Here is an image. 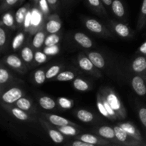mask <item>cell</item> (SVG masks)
Returning <instances> with one entry per match:
<instances>
[{
  "label": "cell",
  "instance_id": "6da1fadb",
  "mask_svg": "<svg viewBox=\"0 0 146 146\" xmlns=\"http://www.w3.org/2000/svg\"><path fill=\"white\" fill-rule=\"evenodd\" d=\"M99 91L105 97L111 108L116 113L118 119H125L127 117L126 109L115 90L109 86H103L100 88Z\"/></svg>",
  "mask_w": 146,
  "mask_h": 146
},
{
  "label": "cell",
  "instance_id": "7a4b0ae2",
  "mask_svg": "<svg viewBox=\"0 0 146 146\" xmlns=\"http://www.w3.org/2000/svg\"><path fill=\"white\" fill-rule=\"evenodd\" d=\"M82 22L86 28L89 31L96 35L106 38H113L114 34L110 30L108 27L98 20L93 18L84 17L82 19Z\"/></svg>",
  "mask_w": 146,
  "mask_h": 146
},
{
  "label": "cell",
  "instance_id": "3957f363",
  "mask_svg": "<svg viewBox=\"0 0 146 146\" xmlns=\"http://www.w3.org/2000/svg\"><path fill=\"white\" fill-rule=\"evenodd\" d=\"M107 24H108L107 27L113 33L114 35L118 36L120 38L129 39L132 38L134 36L133 31L125 23L109 19L107 21Z\"/></svg>",
  "mask_w": 146,
  "mask_h": 146
},
{
  "label": "cell",
  "instance_id": "277c9868",
  "mask_svg": "<svg viewBox=\"0 0 146 146\" xmlns=\"http://www.w3.org/2000/svg\"><path fill=\"white\" fill-rule=\"evenodd\" d=\"M1 62L20 74H26L28 71V65L17 54H10L4 56L1 59Z\"/></svg>",
  "mask_w": 146,
  "mask_h": 146
},
{
  "label": "cell",
  "instance_id": "5b68a950",
  "mask_svg": "<svg viewBox=\"0 0 146 146\" xmlns=\"http://www.w3.org/2000/svg\"><path fill=\"white\" fill-rule=\"evenodd\" d=\"M77 64L78 66L86 73L91 74L96 78H101L102 76L100 69H98L96 66L91 61L89 57L87 56L86 54L84 53H80L77 56Z\"/></svg>",
  "mask_w": 146,
  "mask_h": 146
},
{
  "label": "cell",
  "instance_id": "8992f818",
  "mask_svg": "<svg viewBox=\"0 0 146 146\" xmlns=\"http://www.w3.org/2000/svg\"><path fill=\"white\" fill-rule=\"evenodd\" d=\"M25 96L24 90L17 86H11L1 92V103L14 104L19 98Z\"/></svg>",
  "mask_w": 146,
  "mask_h": 146
},
{
  "label": "cell",
  "instance_id": "52a82bcc",
  "mask_svg": "<svg viewBox=\"0 0 146 146\" xmlns=\"http://www.w3.org/2000/svg\"><path fill=\"white\" fill-rule=\"evenodd\" d=\"M31 26L29 34L33 36L40 28L45 25L46 19L38 6H31Z\"/></svg>",
  "mask_w": 146,
  "mask_h": 146
},
{
  "label": "cell",
  "instance_id": "ba28073f",
  "mask_svg": "<svg viewBox=\"0 0 146 146\" xmlns=\"http://www.w3.org/2000/svg\"><path fill=\"white\" fill-rule=\"evenodd\" d=\"M21 81L11 74L4 63L1 62L0 65V88L1 92L11 86L15 85L16 83Z\"/></svg>",
  "mask_w": 146,
  "mask_h": 146
},
{
  "label": "cell",
  "instance_id": "9c48e42d",
  "mask_svg": "<svg viewBox=\"0 0 146 146\" xmlns=\"http://www.w3.org/2000/svg\"><path fill=\"white\" fill-rule=\"evenodd\" d=\"M1 106L7 110L10 114L15 117L17 120L21 121H31V122H34L36 121V117L34 115L29 113L26 112L24 110L21 109L19 107L13 105V104H6L4 103H1Z\"/></svg>",
  "mask_w": 146,
  "mask_h": 146
},
{
  "label": "cell",
  "instance_id": "30bf717a",
  "mask_svg": "<svg viewBox=\"0 0 146 146\" xmlns=\"http://www.w3.org/2000/svg\"><path fill=\"white\" fill-rule=\"evenodd\" d=\"M38 121H39L41 126L46 131L48 136L50 137V138H51L53 142H54L55 143L60 144L63 143L66 141L65 135H63L59 131H58L53 124L50 123L49 122L46 121L45 119H44L41 117V118H38Z\"/></svg>",
  "mask_w": 146,
  "mask_h": 146
},
{
  "label": "cell",
  "instance_id": "8fae6325",
  "mask_svg": "<svg viewBox=\"0 0 146 146\" xmlns=\"http://www.w3.org/2000/svg\"><path fill=\"white\" fill-rule=\"evenodd\" d=\"M113 128L115 130V137H116L118 145L126 146H138L143 145L141 142L128 135L120 125H114Z\"/></svg>",
  "mask_w": 146,
  "mask_h": 146
},
{
  "label": "cell",
  "instance_id": "7c38bea8",
  "mask_svg": "<svg viewBox=\"0 0 146 146\" xmlns=\"http://www.w3.org/2000/svg\"><path fill=\"white\" fill-rule=\"evenodd\" d=\"M74 138H75V139L81 140V141L88 143L91 144V145L94 146H105L112 145L113 144V143L111 141L105 139V138H102V137L99 136V135H96V134L94 135V134L92 133H83L81 134V135H76Z\"/></svg>",
  "mask_w": 146,
  "mask_h": 146
},
{
  "label": "cell",
  "instance_id": "4fadbf2b",
  "mask_svg": "<svg viewBox=\"0 0 146 146\" xmlns=\"http://www.w3.org/2000/svg\"><path fill=\"white\" fill-rule=\"evenodd\" d=\"M61 27L62 21L56 12L51 13L46 20L45 29L48 34L60 32Z\"/></svg>",
  "mask_w": 146,
  "mask_h": 146
},
{
  "label": "cell",
  "instance_id": "5bb4252c",
  "mask_svg": "<svg viewBox=\"0 0 146 146\" xmlns=\"http://www.w3.org/2000/svg\"><path fill=\"white\" fill-rule=\"evenodd\" d=\"M131 70L134 74H138L146 80V56L141 54L135 57L131 63Z\"/></svg>",
  "mask_w": 146,
  "mask_h": 146
},
{
  "label": "cell",
  "instance_id": "9a60e30c",
  "mask_svg": "<svg viewBox=\"0 0 146 146\" xmlns=\"http://www.w3.org/2000/svg\"><path fill=\"white\" fill-rule=\"evenodd\" d=\"M93 132L105 139L111 141L113 143L118 145L113 127L108 126V125H101L93 128Z\"/></svg>",
  "mask_w": 146,
  "mask_h": 146
},
{
  "label": "cell",
  "instance_id": "2e32d148",
  "mask_svg": "<svg viewBox=\"0 0 146 146\" xmlns=\"http://www.w3.org/2000/svg\"><path fill=\"white\" fill-rule=\"evenodd\" d=\"M41 118L45 119L50 123L53 124L56 126H62V125H73L76 126H79L73 121L64 118V117L60 116V115H56V114L52 113H41Z\"/></svg>",
  "mask_w": 146,
  "mask_h": 146
},
{
  "label": "cell",
  "instance_id": "e0dca14e",
  "mask_svg": "<svg viewBox=\"0 0 146 146\" xmlns=\"http://www.w3.org/2000/svg\"><path fill=\"white\" fill-rule=\"evenodd\" d=\"M13 105L19 107V108L24 110V111L31 114V115H35L38 113V109H37L34 101L30 98L26 96L19 98Z\"/></svg>",
  "mask_w": 146,
  "mask_h": 146
},
{
  "label": "cell",
  "instance_id": "ac0fdd59",
  "mask_svg": "<svg viewBox=\"0 0 146 146\" xmlns=\"http://www.w3.org/2000/svg\"><path fill=\"white\" fill-rule=\"evenodd\" d=\"M111 11L118 19L125 21L127 19V11L123 0H113Z\"/></svg>",
  "mask_w": 146,
  "mask_h": 146
},
{
  "label": "cell",
  "instance_id": "d6986e66",
  "mask_svg": "<svg viewBox=\"0 0 146 146\" xmlns=\"http://www.w3.org/2000/svg\"><path fill=\"white\" fill-rule=\"evenodd\" d=\"M131 86L137 95L145 96L146 95V80L138 74H135L131 81Z\"/></svg>",
  "mask_w": 146,
  "mask_h": 146
},
{
  "label": "cell",
  "instance_id": "ffe728a7",
  "mask_svg": "<svg viewBox=\"0 0 146 146\" xmlns=\"http://www.w3.org/2000/svg\"><path fill=\"white\" fill-rule=\"evenodd\" d=\"M29 40L27 39V42L24 46L20 49V57L22 58L23 61L29 66L34 64V53L35 49L31 46V42L28 43Z\"/></svg>",
  "mask_w": 146,
  "mask_h": 146
},
{
  "label": "cell",
  "instance_id": "44dd1931",
  "mask_svg": "<svg viewBox=\"0 0 146 146\" xmlns=\"http://www.w3.org/2000/svg\"><path fill=\"white\" fill-rule=\"evenodd\" d=\"M48 33L45 29V25L40 28L35 34L33 35L32 39L31 40V44L35 50H41L46 38Z\"/></svg>",
  "mask_w": 146,
  "mask_h": 146
},
{
  "label": "cell",
  "instance_id": "7402d4cb",
  "mask_svg": "<svg viewBox=\"0 0 146 146\" xmlns=\"http://www.w3.org/2000/svg\"><path fill=\"white\" fill-rule=\"evenodd\" d=\"M118 125H120L128 135H130L131 137L135 138V140L141 142V143L144 144V140L141 132H140L139 130L135 127V125L133 123L130 122V121L120 122L118 123Z\"/></svg>",
  "mask_w": 146,
  "mask_h": 146
},
{
  "label": "cell",
  "instance_id": "603a6c76",
  "mask_svg": "<svg viewBox=\"0 0 146 146\" xmlns=\"http://www.w3.org/2000/svg\"><path fill=\"white\" fill-rule=\"evenodd\" d=\"M86 5L100 17H108L106 7L102 0H84Z\"/></svg>",
  "mask_w": 146,
  "mask_h": 146
},
{
  "label": "cell",
  "instance_id": "cb8c5ba5",
  "mask_svg": "<svg viewBox=\"0 0 146 146\" xmlns=\"http://www.w3.org/2000/svg\"><path fill=\"white\" fill-rule=\"evenodd\" d=\"M31 4L30 3H27L19 8L15 12L16 24L19 30H24V20H25L27 13L29 11V9H31Z\"/></svg>",
  "mask_w": 146,
  "mask_h": 146
},
{
  "label": "cell",
  "instance_id": "d4e9b609",
  "mask_svg": "<svg viewBox=\"0 0 146 146\" xmlns=\"http://www.w3.org/2000/svg\"><path fill=\"white\" fill-rule=\"evenodd\" d=\"M9 29L3 24H0V51L4 54L8 50L10 41Z\"/></svg>",
  "mask_w": 146,
  "mask_h": 146
},
{
  "label": "cell",
  "instance_id": "484cf974",
  "mask_svg": "<svg viewBox=\"0 0 146 146\" xmlns=\"http://www.w3.org/2000/svg\"><path fill=\"white\" fill-rule=\"evenodd\" d=\"M74 114L79 121L86 123H94L98 120V117L94 113L86 109H77L74 111Z\"/></svg>",
  "mask_w": 146,
  "mask_h": 146
},
{
  "label": "cell",
  "instance_id": "4316f807",
  "mask_svg": "<svg viewBox=\"0 0 146 146\" xmlns=\"http://www.w3.org/2000/svg\"><path fill=\"white\" fill-rule=\"evenodd\" d=\"M0 24H3L11 30L18 29L17 24H16L15 14L13 10L10 9L3 13Z\"/></svg>",
  "mask_w": 146,
  "mask_h": 146
},
{
  "label": "cell",
  "instance_id": "83f0119b",
  "mask_svg": "<svg viewBox=\"0 0 146 146\" xmlns=\"http://www.w3.org/2000/svg\"><path fill=\"white\" fill-rule=\"evenodd\" d=\"M73 39L78 45L84 48H91L94 45L92 39L83 32H76L73 35Z\"/></svg>",
  "mask_w": 146,
  "mask_h": 146
},
{
  "label": "cell",
  "instance_id": "f1b7e54d",
  "mask_svg": "<svg viewBox=\"0 0 146 146\" xmlns=\"http://www.w3.org/2000/svg\"><path fill=\"white\" fill-rule=\"evenodd\" d=\"M27 32L24 30H19L18 33L15 35L11 41V48L14 51H17L21 49L24 44L27 42Z\"/></svg>",
  "mask_w": 146,
  "mask_h": 146
},
{
  "label": "cell",
  "instance_id": "f546056e",
  "mask_svg": "<svg viewBox=\"0 0 146 146\" xmlns=\"http://www.w3.org/2000/svg\"><path fill=\"white\" fill-rule=\"evenodd\" d=\"M86 54L98 69H105L106 67V62L103 54H101L98 51H88Z\"/></svg>",
  "mask_w": 146,
  "mask_h": 146
},
{
  "label": "cell",
  "instance_id": "4dcf8cb0",
  "mask_svg": "<svg viewBox=\"0 0 146 146\" xmlns=\"http://www.w3.org/2000/svg\"><path fill=\"white\" fill-rule=\"evenodd\" d=\"M37 101L39 106L44 110L51 111L56 107V101L48 96H38L37 97Z\"/></svg>",
  "mask_w": 146,
  "mask_h": 146
},
{
  "label": "cell",
  "instance_id": "1f68e13d",
  "mask_svg": "<svg viewBox=\"0 0 146 146\" xmlns=\"http://www.w3.org/2000/svg\"><path fill=\"white\" fill-rule=\"evenodd\" d=\"M72 86L74 89L81 92L88 91L92 88V86L89 81L79 76H77L75 79L73 80Z\"/></svg>",
  "mask_w": 146,
  "mask_h": 146
},
{
  "label": "cell",
  "instance_id": "d6a6232c",
  "mask_svg": "<svg viewBox=\"0 0 146 146\" xmlns=\"http://www.w3.org/2000/svg\"><path fill=\"white\" fill-rule=\"evenodd\" d=\"M54 127L58 131H59L63 135L68 137H75L78 135L79 133L81 132L79 129V126H76V125H62V126H56V125H54Z\"/></svg>",
  "mask_w": 146,
  "mask_h": 146
},
{
  "label": "cell",
  "instance_id": "836d02e7",
  "mask_svg": "<svg viewBox=\"0 0 146 146\" xmlns=\"http://www.w3.org/2000/svg\"><path fill=\"white\" fill-rule=\"evenodd\" d=\"M146 27V0H143L141 7L138 21L136 23V29L138 31H142Z\"/></svg>",
  "mask_w": 146,
  "mask_h": 146
},
{
  "label": "cell",
  "instance_id": "e575fe53",
  "mask_svg": "<svg viewBox=\"0 0 146 146\" xmlns=\"http://www.w3.org/2000/svg\"><path fill=\"white\" fill-rule=\"evenodd\" d=\"M78 75L77 71L72 70H66V71H61L53 80L58 81H70L75 79Z\"/></svg>",
  "mask_w": 146,
  "mask_h": 146
},
{
  "label": "cell",
  "instance_id": "d590c367",
  "mask_svg": "<svg viewBox=\"0 0 146 146\" xmlns=\"http://www.w3.org/2000/svg\"><path fill=\"white\" fill-rule=\"evenodd\" d=\"M46 68H39L36 70L32 75V81L36 85H42L46 81Z\"/></svg>",
  "mask_w": 146,
  "mask_h": 146
},
{
  "label": "cell",
  "instance_id": "8d00e7d4",
  "mask_svg": "<svg viewBox=\"0 0 146 146\" xmlns=\"http://www.w3.org/2000/svg\"><path fill=\"white\" fill-rule=\"evenodd\" d=\"M64 66L61 64H54L47 68L46 75L47 80H53L64 68Z\"/></svg>",
  "mask_w": 146,
  "mask_h": 146
},
{
  "label": "cell",
  "instance_id": "74e56055",
  "mask_svg": "<svg viewBox=\"0 0 146 146\" xmlns=\"http://www.w3.org/2000/svg\"><path fill=\"white\" fill-rule=\"evenodd\" d=\"M96 106L97 108H98L100 113H101L103 116L105 117L106 118H108V119L111 120L109 113H108V112L107 111L105 105H104V101H103L102 94H101L100 91H98L96 94Z\"/></svg>",
  "mask_w": 146,
  "mask_h": 146
},
{
  "label": "cell",
  "instance_id": "f35d334b",
  "mask_svg": "<svg viewBox=\"0 0 146 146\" xmlns=\"http://www.w3.org/2000/svg\"><path fill=\"white\" fill-rule=\"evenodd\" d=\"M49 56L46 55L44 51L41 50H35L34 53V65H41L49 61Z\"/></svg>",
  "mask_w": 146,
  "mask_h": 146
},
{
  "label": "cell",
  "instance_id": "ab89813d",
  "mask_svg": "<svg viewBox=\"0 0 146 146\" xmlns=\"http://www.w3.org/2000/svg\"><path fill=\"white\" fill-rule=\"evenodd\" d=\"M57 105L63 110H69L73 108L74 105V100L66 97H58L56 99Z\"/></svg>",
  "mask_w": 146,
  "mask_h": 146
},
{
  "label": "cell",
  "instance_id": "60d3db41",
  "mask_svg": "<svg viewBox=\"0 0 146 146\" xmlns=\"http://www.w3.org/2000/svg\"><path fill=\"white\" fill-rule=\"evenodd\" d=\"M61 39V34L58 33L48 34L44 42V46H52L59 44Z\"/></svg>",
  "mask_w": 146,
  "mask_h": 146
},
{
  "label": "cell",
  "instance_id": "b9f144b4",
  "mask_svg": "<svg viewBox=\"0 0 146 146\" xmlns=\"http://www.w3.org/2000/svg\"><path fill=\"white\" fill-rule=\"evenodd\" d=\"M20 0H1L0 4V11L4 13L10 10L11 8L18 4Z\"/></svg>",
  "mask_w": 146,
  "mask_h": 146
},
{
  "label": "cell",
  "instance_id": "7bdbcfd3",
  "mask_svg": "<svg viewBox=\"0 0 146 146\" xmlns=\"http://www.w3.org/2000/svg\"><path fill=\"white\" fill-rule=\"evenodd\" d=\"M38 8H39V9L41 10V12H42L45 19L46 20V19L48 18V16H49L50 14H51V12H52L51 9V7H50L47 0H40L39 2H38Z\"/></svg>",
  "mask_w": 146,
  "mask_h": 146
},
{
  "label": "cell",
  "instance_id": "ee69618b",
  "mask_svg": "<svg viewBox=\"0 0 146 146\" xmlns=\"http://www.w3.org/2000/svg\"><path fill=\"white\" fill-rule=\"evenodd\" d=\"M42 51L46 55L49 56H56L59 54V44H56V45L52 46H44V48H42Z\"/></svg>",
  "mask_w": 146,
  "mask_h": 146
},
{
  "label": "cell",
  "instance_id": "f6af8a7d",
  "mask_svg": "<svg viewBox=\"0 0 146 146\" xmlns=\"http://www.w3.org/2000/svg\"><path fill=\"white\" fill-rule=\"evenodd\" d=\"M138 114L140 121L146 128V107L143 106H140L138 108Z\"/></svg>",
  "mask_w": 146,
  "mask_h": 146
},
{
  "label": "cell",
  "instance_id": "bcb514c9",
  "mask_svg": "<svg viewBox=\"0 0 146 146\" xmlns=\"http://www.w3.org/2000/svg\"><path fill=\"white\" fill-rule=\"evenodd\" d=\"M48 4L52 12H57L59 11L60 7H61V0H47Z\"/></svg>",
  "mask_w": 146,
  "mask_h": 146
},
{
  "label": "cell",
  "instance_id": "7dc6e473",
  "mask_svg": "<svg viewBox=\"0 0 146 146\" xmlns=\"http://www.w3.org/2000/svg\"><path fill=\"white\" fill-rule=\"evenodd\" d=\"M31 9H29V11L28 13H27V16H26L25 20H24V31H26V32H27L28 34L30 29V26H31Z\"/></svg>",
  "mask_w": 146,
  "mask_h": 146
},
{
  "label": "cell",
  "instance_id": "c3c4849f",
  "mask_svg": "<svg viewBox=\"0 0 146 146\" xmlns=\"http://www.w3.org/2000/svg\"><path fill=\"white\" fill-rule=\"evenodd\" d=\"M65 145L70 146H94L91 145V144L88 143L84 142V141L78 139H75V141H72L71 142L66 143Z\"/></svg>",
  "mask_w": 146,
  "mask_h": 146
},
{
  "label": "cell",
  "instance_id": "681fc988",
  "mask_svg": "<svg viewBox=\"0 0 146 146\" xmlns=\"http://www.w3.org/2000/svg\"><path fill=\"white\" fill-rule=\"evenodd\" d=\"M76 1L77 0H61V4L65 7H69V6L74 4Z\"/></svg>",
  "mask_w": 146,
  "mask_h": 146
},
{
  "label": "cell",
  "instance_id": "f907efd6",
  "mask_svg": "<svg viewBox=\"0 0 146 146\" xmlns=\"http://www.w3.org/2000/svg\"><path fill=\"white\" fill-rule=\"evenodd\" d=\"M138 51H139V52L141 53V54H142V55L146 56V41H145V42L140 46Z\"/></svg>",
  "mask_w": 146,
  "mask_h": 146
},
{
  "label": "cell",
  "instance_id": "816d5d0a",
  "mask_svg": "<svg viewBox=\"0 0 146 146\" xmlns=\"http://www.w3.org/2000/svg\"><path fill=\"white\" fill-rule=\"evenodd\" d=\"M102 1L104 2V5L106 6V9H108L109 10H111L113 0H102Z\"/></svg>",
  "mask_w": 146,
  "mask_h": 146
},
{
  "label": "cell",
  "instance_id": "f5cc1de1",
  "mask_svg": "<svg viewBox=\"0 0 146 146\" xmlns=\"http://www.w3.org/2000/svg\"><path fill=\"white\" fill-rule=\"evenodd\" d=\"M40 0H32V2H33V5H35V6H38V2H39Z\"/></svg>",
  "mask_w": 146,
  "mask_h": 146
},
{
  "label": "cell",
  "instance_id": "db71d44e",
  "mask_svg": "<svg viewBox=\"0 0 146 146\" xmlns=\"http://www.w3.org/2000/svg\"><path fill=\"white\" fill-rule=\"evenodd\" d=\"M24 1H25V0H20L19 4V5H21V4H23V3H24Z\"/></svg>",
  "mask_w": 146,
  "mask_h": 146
},
{
  "label": "cell",
  "instance_id": "11a10c76",
  "mask_svg": "<svg viewBox=\"0 0 146 146\" xmlns=\"http://www.w3.org/2000/svg\"><path fill=\"white\" fill-rule=\"evenodd\" d=\"M0 1H1V0H0Z\"/></svg>",
  "mask_w": 146,
  "mask_h": 146
}]
</instances>
